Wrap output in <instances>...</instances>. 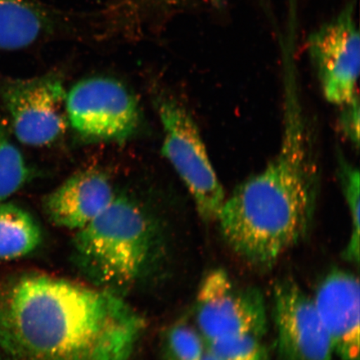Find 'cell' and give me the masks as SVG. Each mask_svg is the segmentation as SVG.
Here are the masks:
<instances>
[{
  "label": "cell",
  "instance_id": "5",
  "mask_svg": "<svg viewBox=\"0 0 360 360\" xmlns=\"http://www.w3.org/2000/svg\"><path fill=\"white\" fill-rule=\"evenodd\" d=\"M195 319L205 343L240 335L262 338L268 328L267 307L261 292L238 285L220 269L207 274L200 283Z\"/></svg>",
  "mask_w": 360,
  "mask_h": 360
},
{
  "label": "cell",
  "instance_id": "1",
  "mask_svg": "<svg viewBox=\"0 0 360 360\" xmlns=\"http://www.w3.org/2000/svg\"><path fill=\"white\" fill-rule=\"evenodd\" d=\"M145 328L103 288L37 272L0 280L4 360H130Z\"/></svg>",
  "mask_w": 360,
  "mask_h": 360
},
{
  "label": "cell",
  "instance_id": "7",
  "mask_svg": "<svg viewBox=\"0 0 360 360\" xmlns=\"http://www.w3.org/2000/svg\"><path fill=\"white\" fill-rule=\"evenodd\" d=\"M69 124L92 141L123 142L136 131V98L122 83L105 77L79 81L67 93Z\"/></svg>",
  "mask_w": 360,
  "mask_h": 360
},
{
  "label": "cell",
  "instance_id": "10",
  "mask_svg": "<svg viewBox=\"0 0 360 360\" xmlns=\"http://www.w3.org/2000/svg\"><path fill=\"white\" fill-rule=\"evenodd\" d=\"M312 299L335 355L359 360V278L348 270L333 269L319 282Z\"/></svg>",
  "mask_w": 360,
  "mask_h": 360
},
{
  "label": "cell",
  "instance_id": "13",
  "mask_svg": "<svg viewBox=\"0 0 360 360\" xmlns=\"http://www.w3.org/2000/svg\"><path fill=\"white\" fill-rule=\"evenodd\" d=\"M41 241V229L32 215L11 202H0V262L33 253Z\"/></svg>",
  "mask_w": 360,
  "mask_h": 360
},
{
  "label": "cell",
  "instance_id": "16",
  "mask_svg": "<svg viewBox=\"0 0 360 360\" xmlns=\"http://www.w3.org/2000/svg\"><path fill=\"white\" fill-rule=\"evenodd\" d=\"M162 346L165 360H202L206 353L205 342L199 331L184 323L168 328Z\"/></svg>",
  "mask_w": 360,
  "mask_h": 360
},
{
  "label": "cell",
  "instance_id": "19",
  "mask_svg": "<svg viewBox=\"0 0 360 360\" xmlns=\"http://www.w3.org/2000/svg\"><path fill=\"white\" fill-rule=\"evenodd\" d=\"M202 360H218V359L214 358V356H212V355H211L210 353L207 352V350H206L205 356H204V358H202Z\"/></svg>",
  "mask_w": 360,
  "mask_h": 360
},
{
  "label": "cell",
  "instance_id": "9",
  "mask_svg": "<svg viewBox=\"0 0 360 360\" xmlns=\"http://www.w3.org/2000/svg\"><path fill=\"white\" fill-rule=\"evenodd\" d=\"M273 317L280 360H333L331 341L313 299L295 281L274 285Z\"/></svg>",
  "mask_w": 360,
  "mask_h": 360
},
{
  "label": "cell",
  "instance_id": "20",
  "mask_svg": "<svg viewBox=\"0 0 360 360\" xmlns=\"http://www.w3.org/2000/svg\"><path fill=\"white\" fill-rule=\"evenodd\" d=\"M205 1H207V2L216 3V2H219V0H205Z\"/></svg>",
  "mask_w": 360,
  "mask_h": 360
},
{
  "label": "cell",
  "instance_id": "3",
  "mask_svg": "<svg viewBox=\"0 0 360 360\" xmlns=\"http://www.w3.org/2000/svg\"><path fill=\"white\" fill-rule=\"evenodd\" d=\"M154 236L151 220L141 207L127 197L115 196L75 232L74 258L92 285L120 295L141 277Z\"/></svg>",
  "mask_w": 360,
  "mask_h": 360
},
{
  "label": "cell",
  "instance_id": "4",
  "mask_svg": "<svg viewBox=\"0 0 360 360\" xmlns=\"http://www.w3.org/2000/svg\"><path fill=\"white\" fill-rule=\"evenodd\" d=\"M156 108L164 132L162 154L186 184L200 218L216 221L227 196L199 127L186 108L172 96H160Z\"/></svg>",
  "mask_w": 360,
  "mask_h": 360
},
{
  "label": "cell",
  "instance_id": "12",
  "mask_svg": "<svg viewBox=\"0 0 360 360\" xmlns=\"http://www.w3.org/2000/svg\"><path fill=\"white\" fill-rule=\"evenodd\" d=\"M49 27L48 15L31 0H0V49L29 46Z\"/></svg>",
  "mask_w": 360,
  "mask_h": 360
},
{
  "label": "cell",
  "instance_id": "8",
  "mask_svg": "<svg viewBox=\"0 0 360 360\" xmlns=\"http://www.w3.org/2000/svg\"><path fill=\"white\" fill-rule=\"evenodd\" d=\"M359 41L353 4L309 37L310 60L323 96L332 105L342 107L359 96Z\"/></svg>",
  "mask_w": 360,
  "mask_h": 360
},
{
  "label": "cell",
  "instance_id": "15",
  "mask_svg": "<svg viewBox=\"0 0 360 360\" xmlns=\"http://www.w3.org/2000/svg\"><path fill=\"white\" fill-rule=\"evenodd\" d=\"M30 175L24 157L12 142L7 126L0 120V202L19 191Z\"/></svg>",
  "mask_w": 360,
  "mask_h": 360
},
{
  "label": "cell",
  "instance_id": "14",
  "mask_svg": "<svg viewBox=\"0 0 360 360\" xmlns=\"http://www.w3.org/2000/svg\"><path fill=\"white\" fill-rule=\"evenodd\" d=\"M338 175L340 182L342 193L347 205L350 217V236L347 245L345 248L344 257L349 262L359 264V171L340 153L338 155Z\"/></svg>",
  "mask_w": 360,
  "mask_h": 360
},
{
  "label": "cell",
  "instance_id": "11",
  "mask_svg": "<svg viewBox=\"0 0 360 360\" xmlns=\"http://www.w3.org/2000/svg\"><path fill=\"white\" fill-rule=\"evenodd\" d=\"M115 197L106 175L96 169H85L49 193L43 208L56 226L76 232L101 214Z\"/></svg>",
  "mask_w": 360,
  "mask_h": 360
},
{
  "label": "cell",
  "instance_id": "6",
  "mask_svg": "<svg viewBox=\"0 0 360 360\" xmlns=\"http://www.w3.org/2000/svg\"><path fill=\"white\" fill-rule=\"evenodd\" d=\"M67 93L60 75L55 73L3 81L0 97L18 141L43 147L60 139L70 126Z\"/></svg>",
  "mask_w": 360,
  "mask_h": 360
},
{
  "label": "cell",
  "instance_id": "2",
  "mask_svg": "<svg viewBox=\"0 0 360 360\" xmlns=\"http://www.w3.org/2000/svg\"><path fill=\"white\" fill-rule=\"evenodd\" d=\"M283 129L277 154L226 197L216 219L233 253L269 269L302 240L316 210L321 169L294 72L283 79Z\"/></svg>",
  "mask_w": 360,
  "mask_h": 360
},
{
  "label": "cell",
  "instance_id": "17",
  "mask_svg": "<svg viewBox=\"0 0 360 360\" xmlns=\"http://www.w3.org/2000/svg\"><path fill=\"white\" fill-rule=\"evenodd\" d=\"M207 352L218 360H270L262 338L240 335L205 343Z\"/></svg>",
  "mask_w": 360,
  "mask_h": 360
},
{
  "label": "cell",
  "instance_id": "18",
  "mask_svg": "<svg viewBox=\"0 0 360 360\" xmlns=\"http://www.w3.org/2000/svg\"><path fill=\"white\" fill-rule=\"evenodd\" d=\"M359 98L341 107L340 125L342 132L357 150L359 146Z\"/></svg>",
  "mask_w": 360,
  "mask_h": 360
}]
</instances>
